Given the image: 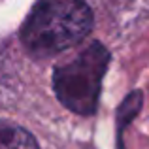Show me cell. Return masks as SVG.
I'll return each instance as SVG.
<instances>
[{
	"label": "cell",
	"mask_w": 149,
	"mask_h": 149,
	"mask_svg": "<svg viewBox=\"0 0 149 149\" xmlns=\"http://www.w3.org/2000/svg\"><path fill=\"white\" fill-rule=\"evenodd\" d=\"M93 21L83 0H42L23 25L21 40L34 57H51L83 42Z\"/></svg>",
	"instance_id": "6da1fadb"
},
{
	"label": "cell",
	"mask_w": 149,
	"mask_h": 149,
	"mask_svg": "<svg viewBox=\"0 0 149 149\" xmlns=\"http://www.w3.org/2000/svg\"><path fill=\"white\" fill-rule=\"evenodd\" d=\"M108 64L109 51L100 42H93L74 61L57 66L53 72V91L58 102L77 115H93L98 108Z\"/></svg>",
	"instance_id": "7a4b0ae2"
},
{
	"label": "cell",
	"mask_w": 149,
	"mask_h": 149,
	"mask_svg": "<svg viewBox=\"0 0 149 149\" xmlns=\"http://www.w3.org/2000/svg\"><path fill=\"white\" fill-rule=\"evenodd\" d=\"M142 102H143V95L142 91H132L125 96V100L121 102L119 109H117V149H125L123 146V132L125 127L130 125L134 121V117L140 113L142 109Z\"/></svg>",
	"instance_id": "3957f363"
},
{
	"label": "cell",
	"mask_w": 149,
	"mask_h": 149,
	"mask_svg": "<svg viewBox=\"0 0 149 149\" xmlns=\"http://www.w3.org/2000/svg\"><path fill=\"white\" fill-rule=\"evenodd\" d=\"M0 149H40V146L25 128L0 121Z\"/></svg>",
	"instance_id": "277c9868"
}]
</instances>
